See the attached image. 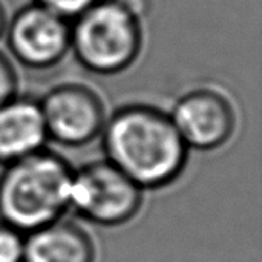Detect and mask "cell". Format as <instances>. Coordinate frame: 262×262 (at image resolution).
<instances>
[{"label":"cell","instance_id":"6da1fadb","mask_svg":"<svg viewBox=\"0 0 262 262\" xmlns=\"http://www.w3.org/2000/svg\"><path fill=\"white\" fill-rule=\"evenodd\" d=\"M106 160L143 190H157L183 173L189 149L170 115L147 104L117 109L101 130Z\"/></svg>","mask_w":262,"mask_h":262},{"label":"cell","instance_id":"7a4b0ae2","mask_svg":"<svg viewBox=\"0 0 262 262\" xmlns=\"http://www.w3.org/2000/svg\"><path fill=\"white\" fill-rule=\"evenodd\" d=\"M71 178L69 164L46 149L6 164L0 175V221L26 235L63 218Z\"/></svg>","mask_w":262,"mask_h":262},{"label":"cell","instance_id":"3957f363","mask_svg":"<svg viewBox=\"0 0 262 262\" xmlns=\"http://www.w3.org/2000/svg\"><path fill=\"white\" fill-rule=\"evenodd\" d=\"M143 46L141 18L118 0H98L71 21V51L97 75L130 68Z\"/></svg>","mask_w":262,"mask_h":262},{"label":"cell","instance_id":"277c9868","mask_svg":"<svg viewBox=\"0 0 262 262\" xmlns=\"http://www.w3.org/2000/svg\"><path fill=\"white\" fill-rule=\"evenodd\" d=\"M143 189L107 160L72 170L69 209L80 218L101 227L129 223L141 209Z\"/></svg>","mask_w":262,"mask_h":262},{"label":"cell","instance_id":"5b68a950","mask_svg":"<svg viewBox=\"0 0 262 262\" xmlns=\"http://www.w3.org/2000/svg\"><path fill=\"white\" fill-rule=\"evenodd\" d=\"M5 35L12 57L28 69L54 68L71 51V21L34 2L14 14Z\"/></svg>","mask_w":262,"mask_h":262},{"label":"cell","instance_id":"8992f818","mask_svg":"<svg viewBox=\"0 0 262 262\" xmlns=\"http://www.w3.org/2000/svg\"><path fill=\"white\" fill-rule=\"evenodd\" d=\"M48 140L68 147H81L100 137L106 111L98 94L78 83L52 88L40 101Z\"/></svg>","mask_w":262,"mask_h":262},{"label":"cell","instance_id":"52a82bcc","mask_svg":"<svg viewBox=\"0 0 262 262\" xmlns=\"http://www.w3.org/2000/svg\"><path fill=\"white\" fill-rule=\"evenodd\" d=\"M169 115L189 150H215L224 146L236 129L232 103L215 89H195L184 94Z\"/></svg>","mask_w":262,"mask_h":262},{"label":"cell","instance_id":"ba28073f","mask_svg":"<svg viewBox=\"0 0 262 262\" xmlns=\"http://www.w3.org/2000/svg\"><path fill=\"white\" fill-rule=\"evenodd\" d=\"M48 134L40 103L18 97L0 104V164L6 166L41 149Z\"/></svg>","mask_w":262,"mask_h":262},{"label":"cell","instance_id":"9c48e42d","mask_svg":"<svg viewBox=\"0 0 262 262\" xmlns=\"http://www.w3.org/2000/svg\"><path fill=\"white\" fill-rule=\"evenodd\" d=\"M23 262H95L92 238L63 218L25 235Z\"/></svg>","mask_w":262,"mask_h":262},{"label":"cell","instance_id":"30bf717a","mask_svg":"<svg viewBox=\"0 0 262 262\" xmlns=\"http://www.w3.org/2000/svg\"><path fill=\"white\" fill-rule=\"evenodd\" d=\"M25 261V233L0 221V262Z\"/></svg>","mask_w":262,"mask_h":262},{"label":"cell","instance_id":"8fae6325","mask_svg":"<svg viewBox=\"0 0 262 262\" xmlns=\"http://www.w3.org/2000/svg\"><path fill=\"white\" fill-rule=\"evenodd\" d=\"M97 2L98 0H34V3L45 6L46 9L61 15L69 21H72Z\"/></svg>","mask_w":262,"mask_h":262},{"label":"cell","instance_id":"7c38bea8","mask_svg":"<svg viewBox=\"0 0 262 262\" xmlns=\"http://www.w3.org/2000/svg\"><path fill=\"white\" fill-rule=\"evenodd\" d=\"M18 89L17 72L6 55L0 52V104L14 98Z\"/></svg>","mask_w":262,"mask_h":262},{"label":"cell","instance_id":"4fadbf2b","mask_svg":"<svg viewBox=\"0 0 262 262\" xmlns=\"http://www.w3.org/2000/svg\"><path fill=\"white\" fill-rule=\"evenodd\" d=\"M118 2H121L124 6H127L134 14H137L140 18H143V15L147 12V9H149V3H147V0H118Z\"/></svg>","mask_w":262,"mask_h":262},{"label":"cell","instance_id":"5bb4252c","mask_svg":"<svg viewBox=\"0 0 262 262\" xmlns=\"http://www.w3.org/2000/svg\"><path fill=\"white\" fill-rule=\"evenodd\" d=\"M6 23H8V20H6V12H5V8H3V5L0 3V38H2V35L5 34Z\"/></svg>","mask_w":262,"mask_h":262}]
</instances>
